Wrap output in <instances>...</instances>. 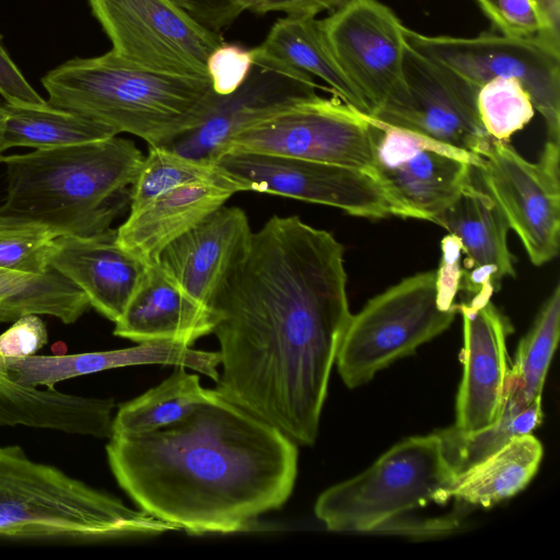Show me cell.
<instances>
[{"mask_svg": "<svg viewBox=\"0 0 560 560\" xmlns=\"http://www.w3.org/2000/svg\"><path fill=\"white\" fill-rule=\"evenodd\" d=\"M112 398L42 389L13 381L0 366V425L56 430L69 434L109 438Z\"/></svg>", "mask_w": 560, "mask_h": 560, "instance_id": "cb8c5ba5", "label": "cell"}, {"mask_svg": "<svg viewBox=\"0 0 560 560\" xmlns=\"http://www.w3.org/2000/svg\"><path fill=\"white\" fill-rule=\"evenodd\" d=\"M210 393L211 389L201 386L197 374L175 366L161 384L119 406L112 420L110 434L143 433L175 423Z\"/></svg>", "mask_w": 560, "mask_h": 560, "instance_id": "f546056e", "label": "cell"}, {"mask_svg": "<svg viewBox=\"0 0 560 560\" xmlns=\"http://www.w3.org/2000/svg\"><path fill=\"white\" fill-rule=\"evenodd\" d=\"M481 125L497 140L508 141L534 117L535 107L523 83L514 78H494L477 92Z\"/></svg>", "mask_w": 560, "mask_h": 560, "instance_id": "d6a6232c", "label": "cell"}, {"mask_svg": "<svg viewBox=\"0 0 560 560\" xmlns=\"http://www.w3.org/2000/svg\"><path fill=\"white\" fill-rule=\"evenodd\" d=\"M404 73L409 93L408 107L385 124L421 133L477 156L490 139L477 110L478 89L447 67L417 51L407 42Z\"/></svg>", "mask_w": 560, "mask_h": 560, "instance_id": "2e32d148", "label": "cell"}, {"mask_svg": "<svg viewBox=\"0 0 560 560\" xmlns=\"http://www.w3.org/2000/svg\"><path fill=\"white\" fill-rule=\"evenodd\" d=\"M351 0H252L248 11L257 14L282 12L287 15L317 16Z\"/></svg>", "mask_w": 560, "mask_h": 560, "instance_id": "60d3db41", "label": "cell"}, {"mask_svg": "<svg viewBox=\"0 0 560 560\" xmlns=\"http://www.w3.org/2000/svg\"><path fill=\"white\" fill-rule=\"evenodd\" d=\"M252 232L244 210L222 206L167 245L154 264L211 316V306L245 252Z\"/></svg>", "mask_w": 560, "mask_h": 560, "instance_id": "ac0fdd59", "label": "cell"}, {"mask_svg": "<svg viewBox=\"0 0 560 560\" xmlns=\"http://www.w3.org/2000/svg\"><path fill=\"white\" fill-rule=\"evenodd\" d=\"M255 63L254 50L223 42L207 59V74L219 95L234 92L248 77Z\"/></svg>", "mask_w": 560, "mask_h": 560, "instance_id": "e575fe53", "label": "cell"}, {"mask_svg": "<svg viewBox=\"0 0 560 560\" xmlns=\"http://www.w3.org/2000/svg\"><path fill=\"white\" fill-rule=\"evenodd\" d=\"M113 50L139 68L208 77L207 59L224 39L172 0H88Z\"/></svg>", "mask_w": 560, "mask_h": 560, "instance_id": "7c38bea8", "label": "cell"}, {"mask_svg": "<svg viewBox=\"0 0 560 560\" xmlns=\"http://www.w3.org/2000/svg\"><path fill=\"white\" fill-rule=\"evenodd\" d=\"M539 21L537 37L560 52V0H530Z\"/></svg>", "mask_w": 560, "mask_h": 560, "instance_id": "b9f144b4", "label": "cell"}, {"mask_svg": "<svg viewBox=\"0 0 560 560\" xmlns=\"http://www.w3.org/2000/svg\"><path fill=\"white\" fill-rule=\"evenodd\" d=\"M0 107H1V103H0Z\"/></svg>", "mask_w": 560, "mask_h": 560, "instance_id": "ee69618b", "label": "cell"}, {"mask_svg": "<svg viewBox=\"0 0 560 560\" xmlns=\"http://www.w3.org/2000/svg\"><path fill=\"white\" fill-rule=\"evenodd\" d=\"M456 477L439 432L413 436L362 474L325 490L314 512L334 532L396 530L408 512L452 499Z\"/></svg>", "mask_w": 560, "mask_h": 560, "instance_id": "8992f818", "label": "cell"}, {"mask_svg": "<svg viewBox=\"0 0 560 560\" xmlns=\"http://www.w3.org/2000/svg\"><path fill=\"white\" fill-rule=\"evenodd\" d=\"M319 24L338 65L366 101L371 117L385 122L408 107L405 26L389 7L378 0H351Z\"/></svg>", "mask_w": 560, "mask_h": 560, "instance_id": "9c48e42d", "label": "cell"}, {"mask_svg": "<svg viewBox=\"0 0 560 560\" xmlns=\"http://www.w3.org/2000/svg\"><path fill=\"white\" fill-rule=\"evenodd\" d=\"M47 266L78 287L90 305L114 323L149 267L117 243L113 229L89 237L58 235L49 248Z\"/></svg>", "mask_w": 560, "mask_h": 560, "instance_id": "d6986e66", "label": "cell"}, {"mask_svg": "<svg viewBox=\"0 0 560 560\" xmlns=\"http://www.w3.org/2000/svg\"><path fill=\"white\" fill-rule=\"evenodd\" d=\"M223 183H192L178 187L130 212L116 230L117 243L128 253L151 265L172 242L184 235L240 192Z\"/></svg>", "mask_w": 560, "mask_h": 560, "instance_id": "7402d4cb", "label": "cell"}, {"mask_svg": "<svg viewBox=\"0 0 560 560\" xmlns=\"http://www.w3.org/2000/svg\"><path fill=\"white\" fill-rule=\"evenodd\" d=\"M215 163L245 191L328 206L362 218L410 219L378 179L361 170L249 152H226Z\"/></svg>", "mask_w": 560, "mask_h": 560, "instance_id": "4fadbf2b", "label": "cell"}, {"mask_svg": "<svg viewBox=\"0 0 560 560\" xmlns=\"http://www.w3.org/2000/svg\"><path fill=\"white\" fill-rule=\"evenodd\" d=\"M2 153H3V152L0 150V162H1V159H2Z\"/></svg>", "mask_w": 560, "mask_h": 560, "instance_id": "7bdbcfd3", "label": "cell"}, {"mask_svg": "<svg viewBox=\"0 0 560 560\" xmlns=\"http://www.w3.org/2000/svg\"><path fill=\"white\" fill-rule=\"evenodd\" d=\"M178 530L142 510L0 445V539L91 541Z\"/></svg>", "mask_w": 560, "mask_h": 560, "instance_id": "5b68a950", "label": "cell"}, {"mask_svg": "<svg viewBox=\"0 0 560 560\" xmlns=\"http://www.w3.org/2000/svg\"><path fill=\"white\" fill-rule=\"evenodd\" d=\"M48 340L45 323L38 315H25L0 335V357L23 358L36 354Z\"/></svg>", "mask_w": 560, "mask_h": 560, "instance_id": "8d00e7d4", "label": "cell"}, {"mask_svg": "<svg viewBox=\"0 0 560 560\" xmlns=\"http://www.w3.org/2000/svg\"><path fill=\"white\" fill-rule=\"evenodd\" d=\"M47 103L103 122L117 131L166 145L203 119L217 93L209 77L154 72L113 50L73 58L47 72Z\"/></svg>", "mask_w": 560, "mask_h": 560, "instance_id": "277c9868", "label": "cell"}, {"mask_svg": "<svg viewBox=\"0 0 560 560\" xmlns=\"http://www.w3.org/2000/svg\"><path fill=\"white\" fill-rule=\"evenodd\" d=\"M328 88L312 75L255 58L241 86L217 94L203 119L165 147L192 159L215 163L230 141L254 125L317 95Z\"/></svg>", "mask_w": 560, "mask_h": 560, "instance_id": "9a60e30c", "label": "cell"}, {"mask_svg": "<svg viewBox=\"0 0 560 560\" xmlns=\"http://www.w3.org/2000/svg\"><path fill=\"white\" fill-rule=\"evenodd\" d=\"M84 293L56 270L23 272L0 267V324L25 315L77 322L90 307Z\"/></svg>", "mask_w": 560, "mask_h": 560, "instance_id": "f1b7e54d", "label": "cell"}, {"mask_svg": "<svg viewBox=\"0 0 560 560\" xmlns=\"http://www.w3.org/2000/svg\"><path fill=\"white\" fill-rule=\"evenodd\" d=\"M212 332V318L189 300L156 265H149L114 335L138 343L172 341L191 346Z\"/></svg>", "mask_w": 560, "mask_h": 560, "instance_id": "603a6c76", "label": "cell"}, {"mask_svg": "<svg viewBox=\"0 0 560 560\" xmlns=\"http://www.w3.org/2000/svg\"><path fill=\"white\" fill-rule=\"evenodd\" d=\"M349 302L292 269L223 290L211 306L220 343L215 389L298 445L314 444Z\"/></svg>", "mask_w": 560, "mask_h": 560, "instance_id": "7a4b0ae2", "label": "cell"}, {"mask_svg": "<svg viewBox=\"0 0 560 560\" xmlns=\"http://www.w3.org/2000/svg\"><path fill=\"white\" fill-rule=\"evenodd\" d=\"M142 364L184 366L219 380L220 353L172 342H143L136 347L77 354L2 358L0 366L15 382L54 388L59 382L105 370Z\"/></svg>", "mask_w": 560, "mask_h": 560, "instance_id": "ffe728a7", "label": "cell"}, {"mask_svg": "<svg viewBox=\"0 0 560 560\" xmlns=\"http://www.w3.org/2000/svg\"><path fill=\"white\" fill-rule=\"evenodd\" d=\"M112 127L52 106L1 104L0 150L30 147L54 149L117 136Z\"/></svg>", "mask_w": 560, "mask_h": 560, "instance_id": "4316f807", "label": "cell"}, {"mask_svg": "<svg viewBox=\"0 0 560 560\" xmlns=\"http://www.w3.org/2000/svg\"><path fill=\"white\" fill-rule=\"evenodd\" d=\"M462 246L456 237L448 234L442 240V260L436 269V287L441 303L445 307L456 305L455 296L460 290L463 267Z\"/></svg>", "mask_w": 560, "mask_h": 560, "instance_id": "ab89813d", "label": "cell"}, {"mask_svg": "<svg viewBox=\"0 0 560 560\" xmlns=\"http://www.w3.org/2000/svg\"><path fill=\"white\" fill-rule=\"evenodd\" d=\"M493 26L505 36L534 37L540 30L530 0H476Z\"/></svg>", "mask_w": 560, "mask_h": 560, "instance_id": "d590c367", "label": "cell"}, {"mask_svg": "<svg viewBox=\"0 0 560 560\" xmlns=\"http://www.w3.org/2000/svg\"><path fill=\"white\" fill-rule=\"evenodd\" d=\"M542 420L541 396L529 400L520 382L508 372L504 396L497 420L472 433L454 427L439 431L456 475L497 452L511 440L529 434Z\"/></svg>", "mask_w": 560, "mask_h": 560, "instance_id": "83f0119b", "label": "cell"}, {"mask_svg": "<svg viewBox=\"0 0 560 560\" xmlns=\"http://www.w3.org/2000/svg\"><path fill=\"white\" fill-rule=\"evenodd\" d=\"M433 223L456 237L465 254L460 290L471 295L493 291L502 279L515 277L509 226L490 197L472 182Z\"/></svg>", "mask_w": 560, "mask_h": 560, "instance_id": "44dd1931", "label": "cell"}, {"mask_svg": "<svg viewBox=\"0 0 560 560\" xmlns=\"http://www.w3.org/2000/svg\"><path fill=\"white\" fill-rule=\"evenodd\" d=\"M371 119L377 179L410 219L434 222L472 182V167L478 156L421 133Z\"/></svg>", "mask_w": 560, "mask_h": 560, "instance_id": "5bb4252c", "label": "cell"}, {"mask_svg": "<svg viewBox=\"0 0 560 560\" xmlns=\"http://www.w3.org/2000/svg\"><path fill=\"white\" fill-rule=\"evenodd\" d=\"M492 291L457 303L463 317V377L456 399V423L462 433L491 425L498 418L509 372L506 337L511 325L491 301Z\"/></svg>", "mask_w": 560, "mask_h": 560, "instance_id": "e0dca14e", "label": "cell"}, {"mask_svg": "<svg viewBox=\"0 0 560 560\" xmlns=\"http://www.w3.org/2000/svg\"><path fill=\"white\" fill-rule=\"evenodd\" d=\"M472 172L520 238L529 261L542 266L559 253L560 143L546 141L537 162L506 141L489 139Z\"/></svg>", "mask_w": 560, "mask_h": 560, "instance_id": "ba28073f", "label": "cell"}, {"mask_svg": "<svg viewBox=\"0 0 560 560\" xmlns=\"http://www.w3.org/2000/svg\"><path fill=\"white\" fill-rule=\"evenodd\" d=\"M58 235L46 226L0 215V267L45 272L49 248Z\"/></svg>", "mask_w": 560, "mask_h": 560, "instance_id": "836d02e7", "label": "cell"}, {"mask_svg": "<svg viewBox=\"0 0 560 560\" xmlns=\"http://www.w3.org/2000/svg\"><path fill=\"white\" fill-rule=\"evenodd\" d=\"M139 174L131 185L130 212L138 211L156 198L192 183H223L245 191L243 185L217 163L183 155L165 145H148Z\"/></svg>", "mask_w": 560, "mask_h": 560, "instance_id": "4dcf8cb0", "label": "cell"}, {"mask_svg": "<svg viewBox=\"0 0 560 560\" xmlns=\"http://www.w3.org/2000/svg\"><path fill=\"white\" fill-rule=\"evenodd\" d=\"M457 313V304L440 301L436 269L404 278L351 315L336 358L342 381L350 388L369 382L446 330Z\"/></svg>", "mask_w": 560, "mask_h": 560, "instance_id": "52a82bcc", "label": "cell"}, {"mask_svg": "<svg viewBox=\"0 0 560 560\" xmlns=\"http://www.w3.org/2000/svg\"><path fill=\"white\" fill-rule=\"evenodd\" d=\"M0 95L7 103L15 105H48L26 81L2 44L0 35Z\"/></svg>", "mask_w": 560, "mask_h": 560, "instance_id": "f35d334b", "label": "cell"}, {"mask_svg": "<svg viewBox=\"0 0 560 560\" xmlns=\"http://www.w3.org/2000/svg\"><path fill=\"white\" fill-rule=\"evenodd\" d=\"M253 50L257 59L320 79L332 95L357 110L371 115L363 95L331 54L316 16L287 15L277 20L264 42Z\"/></svg>", "mask_w": 560, "mask_h": 560, "instance_id": "d4e9b609", "label": "cell"}, {"mask_svg": "<svg viewBox=\"0 0 560 560\" xmlns=\"http://www.w3.org/2000/svg\"><path fill=\"white\" fill-rule=\"evenodd\" d=\"M108 440L120 488L192 535L250 530L288 501L298 475V444L215 388L175 423Z\"/></svg>", "mask_w": 560, "mask_h": 560, "instance_id": "6da1fadb", "label": "cell"}, {"mask_svg": "<svg viewBox=\"0 0 560 560\" xmlns=\"http://www.w3.org/2000/svg\"><path fill=\"white\" fill-rule=\"evenodd\" d=\"M541 458L542 445L535 436H517L457 475L450 495L491 508L522 491L535 476Z\"/></svg>", "mask_w": 560, "mask_h": 560, "instance_id": "484cf974", "label": "cell"}, {"mask_svg": "<svg viewBox=\"0 0 560 560\" xmlns=\"http://www.w3.org/2000/svg\"><path fill=\"white\" fill-rule=\"evenodd\" d=\"M405 38L417 51L477 89L494 78L520 80L545 120L547 140L560 143V52L537 36L425 35L405 26Z\"/></svg>", "mask_w": 560, "mask_h": 560, "instance_id": "30bf717a", "label": "cell"}, {"mask_svg": "<svg viewBox=\"0 0 560 560\" xmlns=\"http://www.w3.org/2000/svg\"><path fill=\"white\" fill-rule=\"evenodd\" d=\"M560 335V285L557 283L521 340L509 372L520 382L526 397L541 396L547 371Z\"/></svg>", "mask_w": 560, "mask_h": 560, "instance_id": "1f68e13d", "label": "cell"}, {"mask_svg": "<svg viewBox=\"0 0 560 560\" xmlns=\"http://www.w3.org/2000/svg\"><path fill=\"white\" fill-rule=\"evenodd\" d=\"M202 26L221 33L244 11L252 0H172Z\"/></svg>", "mask_w": 560, "mask_h": 560, "instance_id": "74e56055", "label": "cell"}, {"mask_svg": "<svg viewBox=\"0 0 560 560\" xmlns=\"http://www.w3.org/2000/svg\"><path fill=\"white\" fill-rule=\"evenodd\" d=\"M226 152L342 165L376 177L371 117L335 95L327 98L317 94L254 125L235 136Z\"/></svg>", "mask_w": 560, "mask_h": 560, "instance_id": "8fae6325", "label": "cell"}, {"mask_svg": "<svg viewBox=\"0 0 560 560\" xmlns=\"http://www.w3.org/2000/svg\"><path fill=\"white\" fill-rule=\"evenodd\" d=\"M144 155L117 136L3 156L7 194L0 215L46 226L59 235L95 236L129 205Z\"/></svg>", "mask_w": 560, "mask_h": 560, "instance_id": "3957f363", "label": "cell"}]
</instances>
